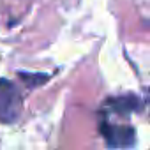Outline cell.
<instances>
[{"instance_id":"cell-4","label":"cell","mask_w":150,"mask_h":150,"mask_svg":"<svg viewBox=\"0 0 150 150\" xmlns=\"http://www.w3.org/2000/svg\"><path fill=\"white\" fill-rule=\"evenodd\" d=\"M20 76H21L23 81H27L28 87H35V85H41V83L48 81V74H27V72H21Z\"/></svg>"},{"instance_id":"cell-2","label":"cell","mask_w":150,"mask_h":150,"mask_svg":"<svg viewBox=\"0 0 150 150\" xmlns=\"http://www.w3.org/2000/svg\"><path fill=\"white\" fill-rule=\"evenodd\" d=\"M101 134L111 148H132L136 143V132L129 125H117L110 122L101 124Z\"/></svg>"},{"instance_id":"cell-1","label":"cell","mask_w":150,"mask_h":150,"mask_svg":"<svg viewBox=\"0 0 150 150\" xmlns=\"http://www.w3.org/2000/svg\"><path fill=\"white\" fill-rule=\"evenodd\" d=\"M23 110V99L18 87L9 80H0V122L14 124Z\"/></svg>"},{"instance_id":"cell-3","label":"cell","mask_w":150,"mask_h":150,"mask_svg":"<svg viewBox=\"0 0 150 150\" xmlns=\"http://www.w3.org/2000/svg\"><path fill=\"white\" fill-rule=\"evenodd\" d=\"M108 104H110L115 111H118V113H129V111L139 110V99H136L134 96H124V97L110 99Z\"/></svg>"}]
</instances>
